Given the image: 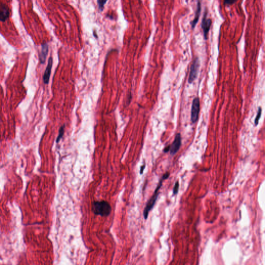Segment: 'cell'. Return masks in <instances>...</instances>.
Masks as SVG:
<instances>
[{
  "label": "cell",
  "mask_w": 265,
  "mask_h": 265,
  "mask_svg": "<svg viewBox=\"0 0 265 265\" xmlns=\"http://www.w3.org/2000/svg\"><path fill=\"white\" fill-rule=\"evenodd\" d=\"M169 175H170L169 173L167 172L163 176V177L162 178V179H161L160 182L159 183L157 187H156V189L154 191V194H153V196L151 197V198L150 199V200L148 202L147 205L146 206V208L144 209V215L145 219H147V218H148L150 211L153 208V207H154V205L156 203V200L157 199V197L159 196V189L161 188L162 185L163 180L167 179L169 177Z\"/></svg>",
  "instance_id": "cell-1"
},
{
  "label": "cell",
  "mask_w": 265,
  "mask_h": 265,
  "mask_svg": "<svg viewBox=\"0 0 265 265\" xmlns=\"http://www.w3.org/2000/svg\"><path fill=\"white\" fill-rule=\"evenodd\" d=\"M262 108L259 107V109H258V111H257V116L256 117L255 120V126H257L258 124L259 120L260 117H261V115H262Z\"/></svg>",
  "instance_id": "cell-13"
},
{
  "label": "cell",
  "mask_w": 265,
  "mask_h": 265,
  "mask_svg": "<svg viewBox=\"0 0 265 265\" xmlns=\"http://www.w3.org/2000/svg\"><path fill=\"white\" fill-rule=\"evenodd\" d=\"M10 10L7 5L0 2V22H4L10 17Z\"/></svg>",
  "instance_id": "cell-7"
},
{
  "label": "cell",
  "mask_w": 265,
  "mask_h": 265,
  "mask_svg": "<svg viewBox=\"0 0 265 265\" xmlns=\"http://www.w3.org/2000/svg\"><path fill=\"white\" fill-rule=\"evenodd\" d=\"M211 23H212L211 20L207 18V12L206 11L205 12L204 17L202 19V22H201V28H202L203 31L204 32V37L205 39H207V36L208 34L210 28Z\"/></svg>",
  "instance_id": "cell-4"
},
{
  "label": "cell",
  "mask_w": 265,
  "mask_h": 265,
  "mask_svg": "<svg viewBox=\"0 0 265 265\" xmlns=\"http://www.w3.org/2000/svg\"><path fill=\"white\" fill-rule=\"evenodd\" d=\"M181 145V137L180 134H177L171 146H169V151L171 155H175L180 149Z\"/></svg>",
  "instance_id": "cell-6"
},
{
  "label": "cell",
  "mask_w": 265,
  "mask_h": 265,
  "mask_svg": "<svg viewBox=\"0 0 265 265\" xmlns=\"http://www.w3.org/2000/svg\"><path fill=\"white\" fill-rule=\"evenodd\" d=\"M179 188V183L178 181H177V182H176L175 185L173 189V195H177L178 194Z\"/></svg>",
  "instance_id": "cell-14"
},
{
  "label": "cell",
  "mask_w": 265,
  "mask_h": 265,
  "mask_svg": "<svg viewBox=\"0 0 265 265\" xmlns=\"http://www.w3.org/2000/svg\"><path fill=\"white\" fill-rule=\"evenodd\" d=\"M225 5H230L236 2L237 0H224Z\"/></svg>",
  "instance_id": "cell-15"
},
{
  "label": "cell",
  "mask_w": 265,
  "mask_h": 265,
  "mask_svg": "<svg viewBox=\"0 0 265 265\" xmlns=\"http://www.w3.org/2000/svg\"><path fill=\"white\" fill-rule=\"evenodd\" d=\"M200 12H201V5H200V3L198 1V3H197V6L196 11V12H195V18H194V20H193V22L191 23L192 28H194L195 27L196 24L198 22L200 14Z\"/></svg>",
  "instance_id": "cell-10"
},
{
  "label": "cell",
  "mask_w": 265,
  "mask_h": 265,
  "mask_svg": "<svg viewBox=\"0 0 265 265\" xmlns=\"http://www.w3.org/2000/svg\"><path fill=\"white\" fill-rule=\"evenodd\" d=\"M199 63L198 58H196L194 60V62L191 66V70L189 73V83H192L194 81V80L196 78L198 71Z\"/></svg>",
  "instance_id": "cell-5"
},
{
  "label": "cell",
  "mask_w": 265,
  "mask_h": 265,
  "mask_svg": "<svg viewBox=\"0 0 265 265\" xmlns=\"http://www.w3.org/2000/svg\"><path fill=\"white\" fill-rule=\"evenodd\" d=\"M169 148H170L169 146H168V147H166L165 148V149H164V152H165V153L168 152L169 151Z\"/></svg>",
  "instance_id": "cell-16"
},
{
  "label": "cell",
  "mask_w": 265,
  "mask_h": 265,
  "mask_svg": "<svg viewBox=\"0 0 265 265\" xmlns=\"http://www.w3.org/2000/svg\"><path fill=\"white\" fill-rule=\"evenodd\" d=\"M52 64H53V60L51 57H50L49 59L48 60L47 66L45 70L44 75L43 76V80H44V83L45 84H48V83L49 82L50 77L51 75Z\"/></svg>",
  "instance_id": "cell-8"
},
{
  "label": "cell",
  "mask_w": 265,
  "mask_h": 265,
  "mask_svg": "<svg viewBox=\"0 0 265 265\" xmlns=\"http://www.w3.org/2000/svg\"><path fill=\"white\" fill-rule=\"evenodd\" d=\"M92 211L96 215L107 216L111 212V207L107 201L105 200L94 201L92 204Z\"/></svg>",
  "instance_id": "cell-2"
},
{
  "label": "cell",
  "mask_w": 265,
  "mask_h": 265,
  "mask_svg": "<svg viewBox=\"0 0 265 265\" xmlns=\"http://www.w3.org/2000/svg\"><path fill=\"white\" fill-rule=\"evenodd\" d=\"M144 168H145V166L143 165L142 166L141 169H140V174H142V173H143L144 171Z\"/></svg>",
  "instance_id": "cell-17"
},
{
  "label": "cell",
  "mask_w": 265,
  "mask_h": 265,
  "mask_svg": "<svg viewBox=\"0 0 265 265\" xmlns=\"http://www.w3.org/2000/svg\"><path fill=\"white\" fill-rule=\"evenodd\" d=\"M200 109V102L198 97L193 99L192 103L191 110V120L193 123H195L198 118L199 113Z\"/></svg>",
  "instance_id": "cell-3"
},
{
  "label": "cell",
  "mask_w": 265,
  "mask_h": 265,
  "mask_svg": "<svg viewBox=\"0 0 265 265\" xmlns=\"http://www.w3.org/2000/svg\"><path fill=\"white\" fill-rule=\"evenodd\" d=\"M48 53V45L45 43L42 45V50L40 55V60L42 64H44L46 61V57Z\"/></svg>",
  "instance_id": "cell-9"
},
{
  "label": "cell",
  "mask_w": 265,
  "mask_h": 265,
  "mask_svg": "<svg viewBox=\"0 0 265 265\" xmlns=\"http://www.w3.org/2000/svg\"><path fill=\"white\" fill-rule=\"evenodd\" d=\"M108 0H97V4L99 10L102 12L104 10V6Z\"/></svg>",
  "instance_id": "cell-11"
},
{
  "label": "cell",
  "mask_w": 265,
  "mask_h": 265,
  "mask_svg": "<svg viewBox=\"0 0 265 265\" xmlns=\"http://www.w3.org/2000/svg\"><path fill=\"white\" fill-rule=\"evenodd\" d=\"M64 132V126H62L61 128H60L59 132V135L58 136L57 139V142L58 143L59 142L60 140H61L62 137H63Z\"/></svg>",
  "instance_id": "cell-12"
}]
</instances>
